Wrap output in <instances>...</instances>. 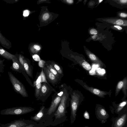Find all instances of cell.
<instances>
[{"mask_svg":"<svg viewBox=\"0 0 127 127\" xmlns=\"http://www.w3.org/2000/svg\"><path fill=\"white\" fill-rule=\"evenodd\" d=\"M127 78H125L123 80L120 81L118 83L116 89L115 95L116 96L118 95L121 89L125 95L126 94V90L127 88Z\"/></svg>","mask_w":127,"mask_h":127,"instance_id":"obj_12","label":"cell"},{"mask_svg":"<svg viewBox=\"0 0 127 127\" xmlns=\"http://www.w3.org/2000/svg\"><path fill=\"white\" fill-rule=\"evenodd\" d=\"M119 16L121 17L125 18L127 17V14L124 12H121L119 13Z\"/></svg>","mask_w":127,"mask_h":127,"instance_id":"obj_36","label":"cell"},{"mask_svg":"<svg viewBox=\"0 0 127 127\" xmlns=\"http://www.w3.org/2000/svg\"><path fill=\"white\" fill-rule=\"evenodd\" d=\"M102 1H103V0H99V3L101 2Z\"/></svg>","mask_w":127,"mask_h":127,"instance_id":"obj_42","label":"cell"},{"mask_svg":"<svg viewBox=\"0 0 127 127\" xmlns=\"http://www.w3.org/2000/svg\"><path fill=\"white\" fill-rule=\"evenodd\" d=\"M1 74H0V77L1 76Z\"/></svg>","mask_w":127,"mask_h":127,"instance_id":"obj_44","label":"cell"},{"mask_svg":"<svg viewBox=\"0 0 127 127\" xmlns=\"http://www.w3.org/2000/svg\"><path fill=\"white\" fill-rule=\"evenodd\" d=\"M68 97V95L66 92L64 93L61 96L60 103L54 115L55 119L52 126L57 125L66 120V114L67 113L66 109L68 106L67 104Z\"/></svg>","mask_w":127,"mask_h":127,"instance_id":"obj_1","label":"cell"},{"mask_svg":"<svg viewBox=\"0 0 127 127\" xmlns=\"http://www.w3.org/2000/svg\"><path fill=\"white\" fill-rule=\"evenodd\" d=\"M127 108L126 106L124 108L116 117L111 119L112 122L111 127H125L127 125Z\"/></svg>","mask_w":127,"mask_h":127,"instance_id":"obj_6","label":"cell"},{"mask_svg":"<svg viewBox=\"0 0 127 127\" xmlns=\"http://www.w3.org/2000/svg\"><path fill=\"white\" fill-rule=\"evenodd\" d=\"M96 118L101 124L105 123L109 117V115L105 108L100 105H97L95 109Z\"/></svg>","mask_w":127,"mask_h":127,"instance_id":"obj_7","label":"cell"},{"mask_svg":"<svg viewBox=\"0 0 127 127\" xmlns=\"http://www.w3.org/2000/svg\"><path fill=\"white\" fill-rule=\"evenodd\" d=\"M24 68L27 74L30 77H32V72L31 67L27 60L25 59L24 64Z\"/></svg>","mask_w":127,"mask_h":127,"instance_id":"obj_20","label":"cell"},{"mask_svg":"<svg viewBox=\"0 0 127 127\" xmlns=\"http://www.w3.org/2000/svg\"><path fill=\"white\" fill-rule=\"evenodd\" d=\"M46 65L47 68L49 71L53 74L57 79L58 78L59 76V74L54 67L52 64H51L49 65Z\"/></svg>","mask_w":127,"mask_h":127,"instance_id":"obj_22","label":"cell"},{"mask_svg":"<svg viewBox=\"0 0 127 127\" xmlns=\"http://www.w3.org/2000/svg\"><path fill=\"white\" fill-rule=\"evenodd\" d=\"M14 55L18 59L21 64L24 67V61L25 59L24 57L21 54H18L17 53L15 54Z\"/></svg>","mask_w":127,"mask_h":127,"instance_id":"obj_24","label":"cell"},{"mask_svg":"<svg viewBox=\"0 0 127 127\" xmlns=\"http://www.w3.org/2000/svg\"><path fill=\"white\" fill-rule=\"evenodd\" d=\"M4 60L5 59L1 60L0 58V72L2 73L4 72L5 65L3 64V63Z\"/></svg>","mask_w":127,"mask_h":127,"instance_id":"obj_26","label":"cell"},{"mask_svg":"<svg viewBox=\"0 0 127 127\" xmlns=\"http://www.w3.org/2000/svg\"><path fill=\"white\" fill-rule=\"evenodd\" d=\"M44 126L42 124H40L39 125L36 127H44Z\"/></svg>","mask_w":127,"mask_h":127,"instance_id":"obj_41","label":"cell"},{"mask_svg":"<svg viewBox=\"0 0 127 127\" xmlns=\"http://www.w3.org/2000/svg\"><path fill=\"white\" fill-rule=\"evenodd\" d=\"M83 116L84 118L86 119H90V115L87 110H86L84 112Z\"/></svg>","mask_w":127,"mask_h":127,"instance_id":"obj_30","label":"cell"},{"mask_svg":"<svg viewBox=\"0 0 127 127\" xmlns=\"http://www.w3.org/2000/svg\"><path fill=\"white\" fill-rule=\"evenodd\" d=\"M35 95L37 97L39 96L41 90V83H38L35 86Z\"/></svg>","mask_w":127,"mask_h":127,"instance_id":"obj_23","label":"cell"},{"mask_svg":"<svg viewBox=\"0 0 127 127\" xmlns=\"http://www.w3.org/2000/svg\"><path fill=\"white\" fill-rule=\"evenodd\" d=\"M12 64L10 67V69L15 71L19 73H22L23 74L24 73V72L25 71L24 67L21 64L15 55L12 59Z\"/></svg>","mask_w":127,"mask_h":127,"instance_id":"obj_10","label":"cell"},{"mask_svg":"<svg viewBox=\"0 0 127 127\" xmlns=\"http://www.w3.org/2000/svg\"><path fill=\"white\" fill-rule=\"evenodd\" d=\"M33 122L31 120H15L9 124L6 127H23L32 123Z\"/></svg>","mask_w":127,"mask_h":127,"instance_id":"obj_11","label":"cell"},{"mask_svg":"<svg viewBox=\"0 0 127 127\" xmlns=\"http://www.w3.org/2000/svg\"><path fill=\"white\" fill-rule=\"evenodd\" d=\"M49 17V15L48 13H45L43 15L42 18L43 20H47Z\"/></svg>","mask_w":127,"mask_h":127,"instance_id":"obj_35","label":"cell"},{"mask_svg":"<svg viewBox=\"0 0 127 127\" xmlns=\"http://www.w3.org/2000/svg\"><path fill=\"white\" fill-rule=\"evenodd\" d=\"M40 124V123H37L33 121L32 123L23 127H36L39 125Z\"/></svg>","mask_w":127,"mask_h":127,"instance_id":"obj_28","label":"cell"},{"mask_svg":"<svg viewBox=\"0 0 127 127\" xmlns=\"http://www.w3.org/2000/svg\"><path fill=\"white\" fill-rule=\"evenodd\" d=\"M51 64L59 74H62V70L58 65L53 62Z\"/></svg>","mask_w":127,"mask_h":127,"instance_id":"obj_25","label":"cell"},{"mask_svg":"<svg viewBox=\"0 0 127 127\" xmlns=\"http://www.w3.org/2000/svg\"><path fill=\"white\" fill-rule=\"evenodd\" d=\"M127 101L124 100L121 102L111 110L112 113H115L118 114L122 111L126 106Z\"/></svg>","mask_w":127,"mask_h":127,"instance_id":"obj_16","label":"cell"},{"mask_svg":"<svg viewBox=\"0 0 127 127\" xmlns=\"http://www.w3.org/2000/svg\"><path fill=\"white\" fill-rule=\"evenodd\" d=\"M111 27L112 29L118 30H121L123 29L121 26L117 25H114L111 26Z\"/></svg>","mask_w":127,"mask_h":127,"instance_id":"obj_29","label":"cell"},{"mask_svg":"<svg viewBox=\"0 0 127 127\" xmlns=\"http://www.w3.org/2000/svg\"><path fill=\"white\" fill-rule=\"evenodd\" d=\"M80 61L78 62L84 68L87 70H89L91 69V66L84 59L80 60Z\"/></svg>","mask_w":127,"mask_h":127,"instance_id":"obj_21","label":"cell"},{"mask_svg":"<svg viewBox=\"0 0 127 127\" xmlns=\"http://www.w3.org/2000/svg\"><path fill=\"white\" fill-rule=\"evenodd\" d=\"M45 62L44 60H40L39 62V66L42 68H43L44 66Z\"/></svg>","mask_w":127,"mask_h":127,"instance_id":"obj_31","label":"cell"},{"mask_svg":"<svg viewBox=\"0 0 127 127\" xmlns=\"http://www.w3.org/2000/svg\"><path fill=\"white\" fill-rule=\"evenodd\" d=\"M33 59L36 61H39L41 60L39 56L37 54H34L32 56Z\"/></svg>","mask_w":127,"mask_h":127,"instance_id":"obj_32","label":"cell"},{"mask_svg":"<svg viewBox=\"0 0 127 127\" xmlns=\"http://www.w3.org/2000/svg\"><path fill=\"white\" fill-rule=\"evenodd\" d=\"M80 103V96L75 93L71 95L70 101V119L71 124L73 123L75 121L76 113Z\"/></svg>","mask_w":127,"mask_h":127,"instance_id":"obj_5","label":"cell"},{"mask_svg":"<svg viewBox=\"0 0 127 127\" xmlns=\"http://www.w3.org/2000/svg\"><path fill=\"white\" fill-rule=\"evenodd\" d=\"M61 99V97L59 96H56L52 101L50 107L48 108L47 115L51 121H52V118L54 117L55 113L60 103Z\"/></svg>","mask_w":127,"mask_h":127,"instance_id":"obj_8","label":"cell"},{"mask_svg":"<svg viewBox=\"0 0 127 127\" xmlns=\"http://www.w3.org/2000/svg\"><path fill=\"white\" fill-rule=\"evenodd\" d=\"M33 48L37 50H39L40 49V47L39 46L37 45H35L33 46Z\"/></svg>","mask_w":127,"mask_h":127,"instance_id":"obj_39","label":"cell"},{"mask_svg":"<svg viewBox=\"0 0 127 127\" xmlns=\"http://www.w3.org/2000/svg\"><path fill=\"white\" fill-rule=\"evenodd\" d=\"M90 33L91 34L96 35L97 33V31L95 29H92L90 31Z\"/></svg>","mask_w":127,"mask_h":127,"instance_id":"obj_33","label":"cell"},{"mask_svg":"<svg viewBox=\"0 0 127 127\" xmlns=\"http://www.w3.org/2000/svg\"><path fill=\"white\" fill-rule=\"evenodd\" d=\"M34 110V108L31 107H15L2 110L0 114L2 115H21L31 112Z\"/></svg>","mask_w":127,"mask_h":127,"instance_id":"obj_3","label":"cell"},{"mask_svg":"<svg viewBox=\"0 0 127 127\" xmlns=\"http://www.w3.org/2000/svg\"><path fill=\"white\" fill-rule=\"evenodd\" d=\"M0 43L3 47L8 49L12 47L11 42L2 34L0 31Z\"/></svg>","mask_w":127,"mask_h":127,"instance_id":"obj_15","label":"cell"},{"mask_svg":"<svg viewBox=\"0 0 127 127\" xmlns=\"http://www.w3.org/2000/svg\"><path fill=\"white\" fill-rule=\"evenodd\" d=\"M0 56L7 60L12 61L15 55L8 52L0 46Z\"/></svg>","mask_w":127,"mask_h":127,"instance_id":"obj_17","label":"cell"},{"mask_svg":"<svg viewBox=\"0 0 127 127\" xmlns=\"http://www.w3.org/2000/svg\"><path fill=\"white\" fill-rule=\"evenodd\" d=\"M85 88L88 91L98 96L104 97V95H107L108 92L100 90L92 87H90L86 85H84Z\"/></svg>","mask_w":127,"mask_h":127,"instance_id":"obj_13","label":"cell"},{"mask_svg":"<svg viewBox=\"0 0 127 127\" xmlns=\"http://www.w3.org/2000/svg\"><path fill=\"white\" fill-rule=\"evenodd\" d=\"M102 20L104 21L114 25L127 26V21L126 20L117 18H105Z\"/></svg>","mask_w":127,"mask_h":127,"instance_id":"obj_9","label":"cell"},{"mask_svg":"<svg viewBox=\"0 0 127 127\" xmlns=\"http://www.w3.org/2000/svg\"><path fill=\"white\" fill-rule=\"evenodd\" d=\"M48 87L47 85L45 83H44L41 86V90L43 94L46 93L48 90Z\"/></svg>","mask_w":127,"mask_h":127,"instance_id":"obj_27","label":"cell"},{"mask_svg":"<svg viewBox=\"0 0 127 127\" xmlns=\"http://www.w3.org/2000/svg\"><path fill=\"white\" fill-rule=\"evenodd\" d=\"M84 127H89L88 126H86Z\"/></svg>","mask_w":127,"mask_h":127,"instance_id":"obj_43","label":"cell"},{"mask_svg":"<svg viewBox=\"0 0 127 127\" xmlns=\"http://www.w3.org/2000/svg\"><path fill=\"white\" fill-rule=\"evenodd\" d=\"M86 53L89 58L93 62L97 64L101 67L104 64L102 62L95 54L88 50H86Z\"/></svg>","mask_w":127,"mask_h":127,"instance_id":"obj_14","label":"cell"},{"mask_svg":"<svg viewBox=\"0 0 127 127\" xmlns=\"http://www.w3.org/2000/svg\"><path fill=\"white\" fill-rule=\"evenodd\" d=\"M48 109L42 106L40 107L38 112L34 116L31 117V120L36 123L43 124L45 126V123L52 124V122L49 119L47 115Z\"/></svg>","mask_w":127,"mask_h":127,"instance_id":"obj_4","label":"cell"},{"mask_svg":"<svg viewBox=\"0 0 127 127\" xmlns=\"http://www.w3.org/2000/svg\"><path fill=\"white\" fill-rule=\"evenodd\" d=\"M8 74L10 81L15 92L23 97L28 96L25 88L22 83L10 72H8Z\"/></svg>","mask_w":127,"mask_h":127,"instance_id":"obj_2","label":"cell"},{"mask_svg":"<svg viewBox=\"0 0 127 127\" xmlns=\"http://www.w3.org/2000/svg\"><path fill=\"white\" fill-rule=\"evenodd\" d=\"M118 1L119 3L121 4H127V0H121Z\"/></svg>","mask_w":127,"mask_h":127,"instance_id":"obj_38","label":"cell"},{"mask_svg":"<svg viewBox=\"0 0 127 127\" xmlns=\"http://www.w3.org/2000/svg\"><path fill=\"white\" fill-rule=\"evenodd\" d=\"M44 68H45V73L47 79L53 83L56 82L58 79L51 72L47 67Z\"/></svg>","mask_w":127,"mask_h":127,"instance_id":"obj_18","label":"cell"},{"mask_svg":"<svg viewBox=\"0 0 127 127\" xmlns=\"http://www.w3.org/2000/svg\"><path fill=\"white\" fill-rule=\"evenodd\" d=\"M42 82H45L48 83L46 78V76L44 74L43 69H42L39 76L36 81L34 82V86H35L36 84Z\"/></svg>","mask_w":127,"mask_h":127,"instance_id":"obj_19","label":"cell"},{"mask_svg":"<svg viewBox=\"0 0 127 127\" xmlns=\"http://www.w3.org/2000/svg\"><path fill=\"white\" fill-rule=\"evenodd\" d=\"M29 14V11L28 10H25L24 11L23 13V15L24 17L28 16Z\"/></svg>","mask_w":127,"mask_h":127,"instance_id":"obj_37","label":"cell"},{"mask_svg":"<svg viewBox=\"0 0 127 127\" xmlns=\"http://www.w3.org/2000/svg\"><path fill=\"white\" fill-rule=\"evenodd\" d=\"M5 2L9 3H13L17 2L18 0H4Z\"/></svg>","mask_w":127,"mask_h":127,"instance_id":"obj_34","label":"cell"},{"mask_svg":"<svg viewBox=\"0 0 127 127\" xmlns=\"http://www.w3.org/2000/svg\"><path fill=\"white\" fill-rule=\"evenodd\" d=\"M66 1L67 2L70 4L72 3L73 2V1L72 0H67Z\"/></svg>","mask_w":127,"mask_h":127,"instance_id":"obj_40","label":"cell"}]
</instances>
